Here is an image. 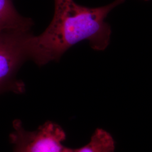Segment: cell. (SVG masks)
<instances>
[{"label":"cell","instance_id":"3","mask_svg":"<svg viewBox=\"0 0 152 152\" xmlns=\"http://www.w3.org/2000/svg\"><path fill=\"white\" fill-rule=\"evenodd\" d=\"M25 152H65L63 145L65 134L60 126L47 122L37 130L29 132L24 130Z\"/></svg>","mask_w":152,"mask_h":152},{"label":"cell","instance_id":"1","mask_svg":"<svg viewBox=\"0 0 152 152\" xmlns=\"http://www.w3.org/2000/svg\"><path fill=\"white\" fill-rule=\"evenodd\" d=\"M54 1V14L49 26L41 34H33L31 38L30 60L38 66L59 61L73 46L85 40L95 50L107 49L112 30L105 20L125 0H115L98 7L80 5L73 0Z\"/></svg>","mask_w":152,"mask_h":152},{"label":"cell","instance_id":"6","mask_svg":"<svg viewBox=\"0 0 152 152\" xmlns=\"http://www.w3.org/2000/svg\"><path fill=\"white\" fill-rule=\"evenodd\" d=\"M14 130L10 134V139L14 145V152H25L24 131L22 122L15 120L13 122Z\"/></svg>","mask_w":152,"mask_h":152},{"label":"cell","instance_id":"7","mask_svg":"<svg viewBox=\"0 0 152 152\" xmlns=\"http://www.w3.org/2000/svg\"><path fill=\"white\" fill-rule=\"evenodd\" d=\"M143 1H150V0H143Z\"/></svg>","mask_w":152,"mask_h":152},{"label":"cell","instance_id":"5","mask_svg":"<svg viewBox=\"0 0 152 152\" xmlns=\"http://www.w3.org/2000/svg\"><path fill=\"white\" fill-rule=\"evenodd\" d=\"M115 148V141L111 134L103 129H97L86 145L72 149V152H114Z\"/></svg>","mask_w":152,"mask_h":152},{"label":"cell","instance_id":"2","mask_svg":"<svg viewBox=\"0 0 152 152\" xmlns=\"http://www.w3.org/2000/svg\"><path fill=\"white\" fill-rule=\"evenodd\" d=\"M32 35L31 31L0 32V95L24 92L25 85L18 74L23 64L30 60Z\"/></svg>","mask_w":152,"mask_h":152},{"label":"cell","instance_id":"4","mask_svg":"<svg viewBox=\"0 0 152 152\" xmlns=\"http://www.w3.org/2000/svg\"><path fill=\"white\" fill-rule=\"evenodd\" d=\"M33 25L32 19L19 14L12 0H0V32L31 31Z\"/></svg>","mask_w":152,"mask_h":152}]
</instances>
